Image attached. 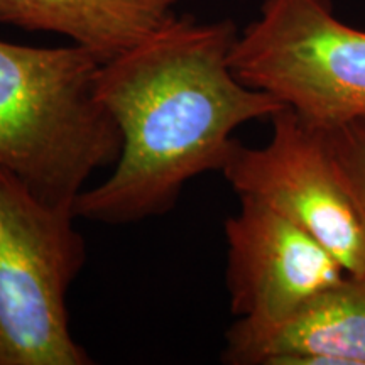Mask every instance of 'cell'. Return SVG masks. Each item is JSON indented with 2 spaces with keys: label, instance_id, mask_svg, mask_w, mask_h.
Masks as SVG:
<instances>
[{
  "label": "cell",
  "instance_id": "1",
  "mask_svg": "<svg viewBox=\"0 0 365 365\" xmlns=\"http://www.w3.org/2000/svg\"><path fill=\"white\" fill-rule=\"evenodd\" d=\"M237 36L230 19L175 16L100 66L95 97L120 130L122 148L110 176L80 193L76 217L124 225L164 215L193 178L222 171L235 129L284 108L237 78Z\"/></svg>",
  "mask_w": 365,
  "mask_h": 365
},
{
  "label": "cell",
  "instance_id": "2",
  "mask_svg": "<svg viewBox=\"0 0 365 365\" xmlns=\"http://www.w3.org/2000/svg\"><path fill=\"white\" fill-rule=\"evenodd\" d=\"M102 65L76 44L0 41V168L73 212L90 176L115 164L122 148L120 130L95 97Z\"/></svg>",
  "mask_w": 365,
  "mask_h": 365
},
{
  "label": "cell",
  "instance_id": "3",
  "mask_svg": "<svg viewBox=\"0 0 365 365\" xmlns=\"http://www.w3.org/2000/svg\"><path fill=\"white\" fill-rule=\"evenodd\" d=\"M76 218L0 168V365L91 364L66 301L86 261Z\"/></svg>",
  "mask_w": 365,
  "mask_h": 365
},
{
  "label": "cell",
  "instance_id": "4",
  "mask_svg": "<svg viewBox=\"0 0 365 365\" xmlns=\"http://www.w3.org/2000/svg\"><path fill=\"white\" fill-rule=\"evenodd\" d=\"M230 65L312 125L365 118V31L345 24L331 0H264Z\"/></svg>",
  "mask_w": 365,
  "mask_h": 365
},
{
  "label": "cell",
  "instance_id": "5",
  "mask_svg": "<svg viewBox=\"0 0 365 365\" xmlns=\"http://www.w3.org/2000/svg\"><path fill=\"white\" fill-rule=\"evenodd\" d=\"M262 148L235 140L222 175L239 198L269 205L313 235L345 271L365 277V235L354 203L333 170L325 135L289 108L271 117Z\"/></svg>",
  "mask_w": 365,
  "mask_h": 365
},
{
  "label": "cell",
  "instance_id": "6",
  "mask_svg": "<svg viewBox=\"0 0 365 365\" xmlns=\"http://www.w3.org/2000/svg\"><path fill=\"white\" fill-rule=\"evenodd\" d=\"M239 200L240 210L225 222V277L242 325H276L349 274L304 228L259 200Z\"/></svg>",
  "mask_w": 365,
  "mask_h": 365
},
{
  "label": "cell",
  "instance_id": "7",
  "mask_svg": "<svg viewBox=\"0 0 365 365\" xmlns=\"http://www.w3.org/2000/svg\"><path fill=\"white\" fill-rule=\"evenodd\" d=\"M225 341V364L365 365V277L346 274L272 327L235 319Z\"/></svg>",
  "mask_w": 365,
  "mask_h": 365
},
{
  "label": "cell",
  "instance_id": "8",
  "mask_svg": "<svg viewBox=\"0 0 365 365\" xmlns=\"http://www.w3.org/2000/svg\"><path fill=\"white\" fill-rule=\"evenodd\" d=\"M182 0H0V24L65 36L102 63L120 56L176 16Z\"/></svg>",
  "mask_w": 365,
  "mask_h": 365
},
{
  "label": "cell",
  "instance_id": "9",
  "mask_svg": "<svg viewBox=\"0 0 365 365\" xmlns=\"http://www.w3.org/2000/svg\"><path fill=\"white\" fill-rule=\"evenodd\" d=\"M319 129L325 135L333 170L354 203L365 235V118Z\"/></svg>",
  "mask_w": 365,
  "mask_h": 365
}]
</instances>
